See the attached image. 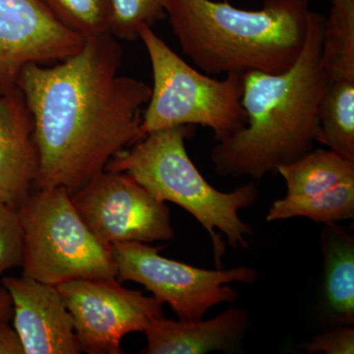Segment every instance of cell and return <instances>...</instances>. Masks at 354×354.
Instances as JSON below:
<instances>
[{"mask_svg": "<svg viewBox=\"0 0 354 354\" xmlns=\"http://www.w3.org/2000/svg\"><path fill=\"white\" fill-rule=\"evenodd\" d=\"M123 51L111 35L85 39L55 66L29 64L20 88L35 123L41 157L35 189L70 194L104 171L111 158L143 138V108L152 88L118 75Z\"/></svg>", "mask_w": 354, "mask_h": 354, "instance_id": "1", "label": "cell"}, {"mask_svg": "<svg viewBox=\"0 0 354 354\" xmlns=\"http://www.w3.org/2000/svg\"><path fill=\"white\" fill-rule=\"evenodd\" d=\"M324 23L325 16L311 10L304 48L285 72L244 74L246 125L212 150L218 176L260 180L311 152L319 106L332 83L321 64Z\"/></svg>", "mask_w": 354, "mask_h": 354, "instance_id": "2", "label": "cell"}, {"mask_svg": "<svg viewBox=\"0 0 354 354\" xmlns=\"http://www.w3.org/2000/svg\"><path fill=\"white\" fill-rule=\"evenodd\" d=\"M167 18L184 55L208 75L281 73L306 38L308 0H264L246 10L215 0H167Z\"/></svg>", "mask_w": 354, "mask_h": 354, "instance_id": "3", "label": "cell"}, {"mask_svg": "<svg viewBox=\"0 0 354 354\" xmlns=\"http://www.w3.org/2000/svg\"><path fill=\"white\" fill-rule=\"evenodd\" d=\"M194 132L193 125H181L149 133L111 158L104 171L129 174L153 197L178 205L194 216L211 236L220 269L225 244L218 232L225 235L230 246L248 249L247 237L253 235V230L239 212L253 206L259 191L254 183L232 192L213 187L186 150V140Z\"/></svg>", "mask_w": 354, "mask_h": 354, "instance_id": "4", "label": "cell"}, {"mask_svg": "<svg viewBox=\"0 0 354 354\" xmlns=\"http://www.w3.org/2000/svg\"><path fill=\"white\" fill-rule=\"evenodd\" d=\"M139 39L145 46L153 74L152 92L142 120L144 136L165 128L202 125L221 142L245 127L241 104L243 75L228 74L218 80L198 71L150 26L141 27Z\"/></svg>", "mask_w": 354, "mask_h": 354, "instance_id": "5", "label": "cell"}, {"mask_svg": "<svg viewBox=\"0 0 354 354\" xmlns=\"http://www.w3.org/2000/svg\"><path fill=\"white\" fill-rule=\"evenodd\" d=\"M17 214L23 232L22 276L55 286L118 277L111 246L84 223L65 188L32 190Z\"/></svg>", "mask_w": 354, "mask_h": 354, "instance_id": "6", "label": "cell"}, {"mask_svg": "<svg viewBox=\"0 0 354 354\" xmlns=\"http://www.w3.org/2000/svg\"><path fill=\"white\" fill-rule=\"evenodd\" d=\"M120 281L144 286L162 304L171 306L180 320H200L209 309L235 302L239 293L230 283L252 285L258 272L250 267L205 270L167 259L158 247L140 242L111 246Z\"/></svg>", "mask_w": 354, "mask_h": 354, "instance_id": "7", "label": "cell"}, {"mask_svg": "<svg viewBox=\"0 0 354 354\" xmlns=\"http://www.w3.org/2000/svg\"><path fill=\"white\" fill-rule=\"evenodd\" d=\"M70 195L84 223L109 246L169 241L174 237L167 203L124 172H100Z\"/></svg>", "mask_w": 354, "mask_h": 354, "instance_id": "8", "label": "cell"}, {"mask_svg": "<svg viewBox=\"0 0 354 354\" xmlns=\"http://www.w3.org/2000/svg\"><path fill=\"white\" fill-rule=\"evenodd\" d=\"M57 288L73 319L81 353H124L125 335L145 333L165 316L160 300L123 288L118 279H77Z\"/></svg>", "mask_w": 354, "mask_h": 354, "instance_id": "9", "label": "cell"}, {"mask_svg": "<svg viewBox=\"0 0 354 354\" xmlns=\"http://www.w3.org/2000/svg\"><path fill=\"white\" fill-rule=\"evenodd\" d=\"M286 195L272 203L266 220L304 216L325 225L354 216V162L330 150L311 151L278 169Z\"/></svg>", "mask_w": 354, "mask_h": 354, "instance_id": "10", "label": "cell"}, {"mask_svg": "<svg viewBox=\"0 0 354 354\" xmlns=\"http://www.w3.org/2000/svg\"><path fill=\"white\" fill-rule=\"evenodd\" d=\"M84 41L41 0H0V94L15 87L25 65L62 62L80 50Z\"/></svg>", "mask_w": 354, "mask_h": 354, "instance_id": "11", "label": "cell"}, {"mask_svg": "<svg viewBox=\"0 0 354 354\" xmlns=\"http://www.w3.org/2000/svg\"><path fill=\"white\" fill-rule=\"evenodd\" d=\"M13 301L14 329L25 354L81 353L73 319L57 286L27 277H4Z\"/></svg>", "mask_w": 354, "mask_h": 354, "instance_id": "12", "label": "cell"}, {"mask_svg": "<svg viewBox=\"0 0 354 354\" xmlns=\"http://www.w3.org/2000/svg\"><path fill=\"white\" fill-rule=\"evenodd\" d=\"M39 165L34 118L15 86L0 94V204L19 208L34 190Z\"/></svg>", "mask_w": 354, "mask_h": 354, "instance_id": "13", "label": "cell"}, {"mask_svg": "<svg viewBox=\"0 0 354 354\" xmlns=\"http://www.w3.org/2000/svg\"><path fill=\"white\" fill-rule=\"evenodd\" d=\"M248 313L230 307L209 320L156 319L146 330V353L203 354L225 351L239 341L248 327Z\"/></svg>", "mask_w": 354, "mask_h": 354, "instance_id": "14", "label": "cell"}, {"mask_svg": "<svg viewBox=\"0 0 354 354\" xmlns=\"http://www.w3.org/2000/svg\"><path fill=\"white\" fill-rule=\"evenodd\" d=\"M326 297L335 322L354 323V241L348 232L327 225L323 230Z\"/></svg>", "mask_w": 354, "mask_h": 354, "instance_id": "15", "label": "cell"}, {"mask_svg": "<svg viewBox=\"0 0 354 354\" xmlns=\"http://www.w3.org/2000/svg\"><path fill=\"white\" fill-rule=\"evenodd\" d=\"M316 142L354 162V81L330 83L319 106Z\"/></svg>", "mask_w": 354, "mask_h": 354, "instance_id": "16", "label": "cell"}, {"mask_svg": "<svg viewBox=\"0 0 354 354\" xmlns=\"http://www.w3.org/2000/svg\"><path fill=\"white\" fill-rule=\"evenodd\" d=\"M324 23L321 64L330 82L354 81V0H330Z\"/></svg>", "mask_w": 354, "mask_h": 354, "instance_id": "17", "label": "cell"}, {"mask_svg": "<svg viewBox=\"0 0 354 354\" xmlns=\"http://www.w3.org/2000/svg\"><path fill=\"white\" fill-rule=\"evenodd\" d=\"M55 19L84 39L111 35V0H41Z\"/></svg>", "mask_w": 354, "mask_h": 354, "instance_id": "18", "label": "cell"}, {"mask_svg": "<svg viewBox=\"0 0 354 354\" xmlns=\"http://www.w3.org/2000/svg\"><path fill=\"white\" fill-rule=\"evenodd\" d=\"M167 0H111V36L127 41L139 39L141 27H153L167 18Z\"/></svg>", "mask_w": 354, "mask_h": 354, "instance_id": "19", "label": "cell"}, {"mask_svg": "<svg viewBox=\"0 0 354 354\" xmlns=\"http://www.w3.org/2000/svg\"><path fill=\"white\" fill-rule=\"evenodd\" d=\"M23 263V232L17 209L0 204V276Z\"/></svg>", "mask_w": 354, "mask_h": 354, "instance_id": "20", "label": "cell"}, {"mask_svg": "<svg viewBox=\"0 0 354 354\" xmlns=\"http://www.w3.org/2000/svg\"><path fill=\"white\" fill-rule=\"evenodd\" d=\"M302 349L309 353L353 354V327L346 326L326 330L304 344Z\"/></svg>", "mask_w": 354, "mask_h": 354, "instance_id": "21", "label": "cell"}, {"mask_svg": "<svg viewBox=\"0 0 354 354\" xmlns=\"http://www.w3.org/2000/svg\"><path fill=\"white\" fill-rule=\"evenodd\" d=\"M0 354H25L19 335L6 321H0Z\"/></svg>", "mask_w": 354, "mask_h": 354, "instance_id": "22", "label": "cell"}, {"mask_svg": "<svg viewBox=\"0 0 354 354\" xmlns=\"http://www.w3.org/2000/svg\"><path fill=\"white\" fill-rule=\"evenodd\" d=\"M14 314L13 301L10 293L4 288L0 286V321L12 320Z\"/></svg>", "mask_w": 354, "mask_h": 354, "instance_id": "23", "label": "cell"}]
</instances>
